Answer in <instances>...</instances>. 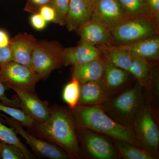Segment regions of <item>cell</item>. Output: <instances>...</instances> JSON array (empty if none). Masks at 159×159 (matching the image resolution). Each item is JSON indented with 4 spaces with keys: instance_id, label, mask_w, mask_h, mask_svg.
Wrapping results in <instances>:
<instances>
[{
    "instance_id": "24",
    "label": "cell",
    "mask_w": 159,
    "mask_h": 159,
    "mask_svg": "<svg viewBox=\"0 0 159 159\" xmlns=\"http://www.w3.org/2000/svg\"><path fill=\"white\" fill-rule=\"evenodd\" d=\"M0 140L20 148L27 159L34 158V156L25 145L21 142L13 128L4 125L0 120Z\"/></svg>"
},
{
    "instance_id": "22",
    "label": "cell",
    "mask_w": 159,
    "mask_h": 159,
    "mask_svg": "<svg viewBox=\"0 0 159 159\" xmlns=\"http://www.w3.org/2000/svg\"><path fill=\"white\" fill-rule=\"evenodd\" d=\"M119 158L124 159H156L148 151L139 148L128 142L113 141Z\"/></svg>"
},
{
    "instance_id": "25",
    "label": "cell",
    "mask_w": 159,
    "mask_h": 159,
    "mask_svg": "<svg viewBox=\"0 0 159 159\" xmlns=\"http://www.w3.org/2000/svg\"><path fill=\"white\" fill-rule=\"evenodd\" d=\"M80 83L75 77H72L63 89L62 97L64 101L70 109H73L78 105L80 95Z\"/></svg>"
},
{
    "instance_id": "13",
    "label": "cell",
    "mask_w": 159,
    "mask_h": 159,
    "mask_svg": "<svg viewBox=\"0 0 159 159\" xmlns=\"http://www.w3.org/2000/svg\"><path fill=\"white\" fill-rule=\"evenodd\" d=\"M114 46L133 56L145 60L152 66L158 61L159 38L157 35L128 44Z\"/></svg>"
},
{
    "instance_id": "16",
    "label": "cell",
    "mask_w": 159,
    "mask_h": 159,
    "mask_svg": "<svg viewBox=\"0 0 159 159\" xmlns=\"http://www.w3.org/2000/svg\"><path fill=\"white\" fill-rule=\"evenodd\" d=\"M102 55V51L98 47L80 43L76 47L63 51L62 59L64 66H74L89 62Z\"/></svg>"
},
{
    "instance_id": "29",
    "label": "cell",
    "mask_w": 159,
    "mask_h": 159,
    "mask_svg": "<svg viewBox=\"0 0 159 159\" xmlns=\"http://www.w3.org/2000/svg\"><path fill=\"white\" fill-rule=\"evenodd\" d=\"M70 0H52L53 7L56 14L55 22L65 24Z\"/></svg>"
},
{
    "instance_id": "33",
    "label": "cell",
    "mask_w": 159,
    "mask_h": 159,
    "mask_svg": "<svg viewBox=\"0 0 159 159\" xmlns=\"http://www.w3.org/2000/svg\"><path fill=\"white\" fill-rule=\"evenodd\" d=\"M11 61V54L9 46L0 48V66Z\"/></svg>"
},
{
    "instance_id": "5",
    "label": "cell",
    "mask_w": 159,
    "mask_h": 159,
    "mask_svg": "<svg viewBox=\"0 0 159 159\" xmlns=\"http://www.w3.org/2000/svg\"><path fill=\"white\" fill-rule=\"evenodd\" d=\"M77 135L84 158H119L113 141L109 140L108 137L89 129L78 126Z\"/></svg>"
},
{
    "instance_id": "21",
    "label": "cell",
    "mask_w": 159,
    "mask_h": 159,
    "mask_svg": "<svg viewBox=\"0 0 159 159\" xmlns=\"http://www.w3.org/2000/svg\"><path fill=\"white\" fill-rule=\"evenodd\" d=\"M102 55L111 63L128 72L133 56L113 45L98 46Z\"/></svg>"
},
{
    "instance_id": "31",
    "label": "cell",
    "mask_w": 159,
    "mask_h": 159,
    "mask_svg": "<svg viewBox=\"0 0 159 159\" xmlns=\"http://www.w3.org/2000/svg\"><path fill=\"white\" fill-rule=\"evenodd\" d=\"M40 14L47 22H55L56 14L53 7L45 5L42 6L40 9Z\"/></svg>"
},
{
    "instance_id": "26",
    "label": "cell",
    "mask_w": 159,
    "mask_h": 159,
    "mask_svg": "<svg viewBox=\"0 0 159 159\" xmlns=\"http://www.w3.org/2000/svg\"><path fill=\"white\" fill-rule=\"evenodd\" d=\"M0 111L19 122L23 127H30L35 122L23 110L5 105L2 102H0Z\"/></svg>"
},
{
    "instance_id": "19",
    "label": "cell",
    "mask_w": 159,
    "mask_h": 159,
    "mask_svg": "<svg viewBox=\"0 0 159 159\" xmlns=\"http://www.w3.org/2000/svg\"><path fill=\"white\" fill-rule=\"evenodd\" d=\"M144 88V106L159 123V79L157 70L154 71L152 69Z\"/></svg>"
},
{
    "instance_id": "9",
    "label": "cell",
    "mask_w": 159,
    "mask_h": 159,
    "mask_svg": "<svg viewBox=\"0 0 159 159\" xmlns=\"http://www.w3.org/2000/svg\"><path fill=\"white\" fill-rule=\"evenodd\" d=\"M62 52L61 49L51 44L35 43L31 64L41 79H47L52 71L64 66Z\"/></svg>"
},
{
    "instance_id": "6",
    "label": "cell",
    "mask_w": 159,
    "mask_h": 159,
    "mask_svg": "<svg viewBox=\"0 0 159 159\" xmlns=\"http://www.w3.org/2000/svg\"><path fill=\"white\" fill-rule=\"evenodd\" d=\"M159 122L145 106L131 125L135 134L144 148L155 157H159Z\"/></svg>"
},
{
    "instance_id": "10",
    "label": "cell",
    "mask_w": 159,
    "mask_h": 159,
    "mask_svg": "<svg viewBox=\"0 0 159 159\" xmlns=\"http://www.w3.org/2000/svg\"><path fill=\"white\" fill-rule=\"evenodd\" d=\"M128 16L118 0H96L92 20L111 30Z\"/></svg>"
},
{
    "instance_id": "18",
    "label": "cell",
    "mask_w": 159,
    "mask_h": 159,
    "mask_svg": "<svg viewBox=\"0 0 159 159\" xmlns=\"http://www.w3.org/2000/svg\"><path fill=\"white\" fill-rule=\"evenodd\" d=\"M110 99L99 81H89L80 84L78 105L95 106L100 105Z\"/></svg>"
},
{
    "instance_id": "23",
    "label": "cell",
    "mask_w": 159,
    "mask_h": 159,
    "mask_svg": "<svg viewBox=\"0 0 159 159\" xmlns=\"http://www.w3.org/2000/svg\"><path fill=\"white\" fill-rule=\"evenodd\" d=\"M152 66L141 57L133 56L128 72L143 87L148 81Z\"/></svg>"
},
{
    "instance_id": "34",
    "label": "cell",
    "mask_w": 159,
    "mask_h": 159,
    "mask_svg": "<svg viewBox=\"0 0 159 159\" xmlns=\"http://www.w3.org/2000/svg\"><path fill=\"white\" fill-rule=\"evenodd\" d=\"M149 11L148 14L159 20V0H148Z\"/></svg>"
},
{
    "instance_id": "36",
    "label": "cell",
    "mask_w": 159,
    "mask_h": 159,
    "mask_svg": "<svg viewBox=\"0 0 159 159\" xmlns=\"http://www.w3.org/2000/svg\"><path fill=\"white\" fill-rule=\"evenodd\" d=\"M32 2L38 6H45L52 2V0H31Z\"/></svg>"
},
{
    "instance_id": "37",
    "label": "cell",
    "mask_w": 159,
    "mask_h": 159,
    "mask_svg": "<svg viewBox=\"0 0 159 159\" xmlns=\"http://www.w3.org/2000/svg\"><path fill=\"white\" fill-rule=\"evenodd\" d=\"M89 1L90 2L93 3V4H94V3H95V2H96V0H89Z\"/></svg>"
},
{
    "instance_id": "12",
    "label": "cell",
    "mask_w": 159,
    "mask_h": 159,
    "mask_svg": "<svg viewBox=\"0 0 159 159\" xmlns=\"http://www.w3.org/2000/svg\"><path fill=\"white\" fill-rule=\"evenodd\" d=\"M129 74L127 71L116 66L108 61L99 81L110 98L132 84L129 81Z\"/></svg>"
},
{
    "instance_id": "1",
    "label": "cell",
    "mask_w": 159,
    "mask_h": 159,
    "mask_svg": "<svg viewBox=\"0 0 159 159\" xmlns=\"http://www.w3.org/2000/svg\"><path fill=\"white\" fill-rule=\"evenodd\" d=\"M77 128L70 109L54 105L50 107L49 117L45 121H35L27 131L59 146L71 159H84L78 142Z\"/></svg>"
},
{
    "instance_id": "7",
    "label": "cell",
    "mask_w": 159,
    "mask_h": 159,
    "mask_svg": "<svg viewBox=\"0 0 159 159\" xmlns=\"http://www.w3.org/2000/svg\"><path fill=\"white\" fill-rule=\"evenodd\" d=\"M0 115L2 117L1 119L13 128L16 134L25 139L37 156L50 159H71L67 153L59 146L26 131L20 123L13 118L4 114Z\"/></svg>"
},
{
    "instance_id": "14",
    "label": "cell",
    "mask_w": 159,
    "mask_h": 159,
    "mask_svg": "<svg viewBox=\"0 0 159 159\" xmlns=\"http://www.w3.org/2000/svg\"><path fill=\"white\" fill-rule=\"evenodd\" d=\"M81 42L93 46L112 45L111 29L101 23L91 20L78 30Z\"/></svg>"
},
{
    "instance_id": "30",
    "label": "cell",
    "mask_w": 159,
    "mask_h": 159,
    "mask_svg": "<svg viewBox=\"0 0 159 159\" xmlns=\"http://www.w3.org/2000/svg\"><path fill=\"white\" fill-rule=\"evenodd\" d=\"M6 88L2 83L0 81V100L2 101V103L11 107L20 108L19 104L16 99H9L6 96Z\"/></svg>"
},
{
    "instance_id": "2",
    "label": "cell",
    "mask_w": 159,
    "mask_h": 159,
    "mask_svg": "<svg viewBox=\"0 0 159 159\" xmlns=\"http://www.w3.org/2000/svg\"><path fill=\"white\" fill-rule=\"evenodd\" d=\"M71 110L77 126L92 129L113 141L128 142L146 150L137 138L131 126H125L115 122L99 105H77Z\"/></svg>"
},
{
    "instance_id": "8",
    "label": "cell",
    "mask_w": 159,
    "mask_h": 159,
    "mask_svg": "<svg viewBox=\"0 0 159 159\" xmlns=\"http://www.w3.org/2000/svg\"><path fill=\"white\" fill-rule=\"evenodd\" d=\"M40 80L32 69L12 61L0 66V81L6 88L13 86L36 94L35 86Z\"/></svg>"
},
{
    "instance_id": "27",
    "label": "cell",
    "mask_w": 159,
    "mask_h": 159,
    "mask_svg": "<svg viewBox=\"0 0 159 159\" xmlns=\"http://www.w3.org/2000/svg\"><path fill=\"white\" fill-rule=\"evenodd\" d=\"M0 159H25V155L20 148L2 141L0 142Z\"/></svg>"
},
{
    "instance_id": "17",
    "label": "cell",
    "mask_w": 159,
    "mask_h": 159,
    "mask_svg": "<svg viewBox=\"0 0 159 159\" xmlns=\"http://www.w3.org/2000/svg\"><path fill=\"white\" fill-rule=\"evenodd\" d=\"M107 61L102 54L89 62L74 66L72 77L77 78L80 84L89 81H99L104 74Z\"/></svg>"
},
{
    "instance_id": "11",
    "label": "cell",
    "mask_w": 159,
    "mask_h": 159,
    "mask_svg": "<svg viewBox=\"0 0 159 159\" xmlns=\"http://www.w3.org/2000/svg\"><path fill=\"white\" fill-rule=\"evenodd\" d=\"M16 93V99L21 108L36 122L45 121L49 117L50 107L47 101L41 100L36 94L31 93L13 86H9Z\"/></svg>"
},
{
    "instance_id": "32",
    "label": "cell",
    "mask_w": 159,
    "mask_h": 159,
    "mask_svg": "<svg viewBox=\"0 0 159 159\" xmlns=\"http://www.w3.org/2000/svg\"><path fill=\"white\" fill-rule=\"evenodd\" d=\"M47 22L40 13L33 15L31 18V23L36 30H43L45 28Z\"/></svg>"
},
{
    "instance_id": "4",
    "label": "cell",
    "mask_w": 159,
    "mask_h": 159,
    "mask_svg": "<svg viewBox=\"0 0 159 159\" xmlns=\"http://www.w3.org/2000/svg\"><path fill=\"white\" fill-rule=\"evenodd\" d=\"M158 21L148 13L128 16L111 30L112 45L128 44L157 35Z\"/></svg>"
},
{
    "instance_id": "35",
    "label": "cell",
    "mask_w": 159,
    "mask_h": 159,
    "mask_svg": "<svg viewBox=\"0 0 159 159\" xmlns=\"http://www.w3.org/2000/svg\"><path fill=\"white\" fill-rule=\"evenodd\" d=\"M9 36L7 32L0 29V48L8 47L10 43Z\"/></svg>"
},
{
    "instance_id": "15",
    "label": "cell",
    "mask_w": 159,
    "mask_h": 159,
    "mask_svg": "<svg viewBox=\"0 0 159 159\" xmlns=\"http://www.w3.org/2000/svg\"><path fill=\"white\" fill-rule=\"evenodd\" d=\"M93 8L89 0H70L65 23L69 31L78 30L92 20Z\"/></svg>"
},
{
    "instance_id": "20",
    "label": "cell",
    "mask_w": 159,
    "mask_h": 159,
    "mask_svg": "<svg viewBox=\"0 0 159 159\" xmlns=\"http://www.w3.org/2000/svg\"><path fill=\"white\" fill-rule=\"evenodd\" d=\"M34 44L31 39L24 37H19L10 42L11 61L32 69L31 57Z\"/></svg>"
},
{
    "instance_id": "3",
    "label": "cell",
    "mask_w": 159,
    "mask_h": 159,
    "mask_svg": "<svg viewBox=\"0 0 159 159\" xmlns=\"http://www.w3.org/2000/svg\"><path fill=\"white\" fill-rule=\"evenodd\" d=\"M144 87L136 81L99 106L115 122L131 126L144 106Z\"/></svg>"
},
{
    "instance_id": "28",
    "label": "cell",
    "mask_w": 159,
    "mask_h": 159,
    "mask_svg": "<svg viewBox=\"0 0 159 159\" xmlns=\"http://www.w3.org/2000/svg\"><path fill=\"white\" fill-rule=\"evenodd\" d=\"M128 15L147 13L142 0H118Z\"/></svg>"
},
{
    "instance_id": "38",
    "label": "cell",
    "mask_w": 159,
    "mask_h": 159,
    "mask_svg": "<svg viewBox=\"0 0 159 159\" xmlns=\"http://www.w3.org/2000/svg\"><path fill=\"white\" fill-rule=\"evenodd\" d=\"M2 142V141H1V140H0V142Z\"/></svg>"
}]
</instances>
